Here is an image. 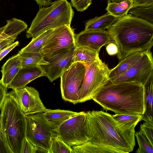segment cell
Wrapping results in <instances>:
<instances>
[{
	"label": "cell",
	"instance_id": "28",
	"mask_svg": "<svg viewBox=\"0 0 153 153\" xmlns=\"http://www.w3.org/2000/svg\"><path fill=\"white\" fill-rule=\"evenodd\" d=\"M49 153H72L71 147L64 142L55 133L51 138Z\"/></svg>",
	"mask_w": 153,
	"mask_h": 153
},
{
	"label": "cell",
	"instance_id": "7",
	"mask_svg": "<svg viewBox=\"0 0 153 153\" xmlns=\"http://www.w3.org/2000/svg\"><path fill=\"white\" fill-rule=\"evenodd\" d=\"M56 134L69 146L83 144L89 140L86 112H79L63 123L56 129Z\"/></svg>",
	"mask_w": 153,
	"mask_h": 153
},
{
	"label": "cell",
	"instance_id": "40",
	"mask_svg": "<svg viewBox=\"0 0 153 153\" xmlns=\"http://www.w3.org/2000/svg\"><path fill=\"white\" fill-rule=\"evenodd\" d=\"M126 0H108V1H111L112 2H120Z\"/></svg>",
	"mask_w": 153,
	"mask_h": 153
},
{
	"label": "cell",
	"instance_id": "4",
	"mask_svg": "<svg viewBox=\"0 0 153 153\" xmlns=\"http://www.w3.org/2000/svg\"><path fill=\"white\" fill-rule=\"evenodd\" d=\"M0 111L2 130L9 153H21L26 137V116L7 94Z\"/></svg>",
	"mask_w": 153,
	"mask_h": 153
},
{
	"label": "cell",
	"instance_id": "18",
	"mask_svg": "<svg viewBox=\"0 0 153 153\" xmlns=\"http://www.w3.org/2000/svg\"><path fill=\"white\" fill-rule=\"evenodd\" d=\"M144 90L145 111L142 120L153 124V73L143 85Z\"/></svg>",
	"mask_w": 153,
	"mask_h": 153
},
{
	"label": "cell",
	"instance_id": "29",
	"mask_svg": "<svg viewBox=\"0 0 153 153\" xmlns=\"http://www.w3.org/2000/svg\"><path fill=\"white\" fill-rule=\"evenodd\" d=\"M139 147L135 152L137 153H153V145L147 138L140 131L135 133Z\"/></svg>",
	"mask_w": 153,
	"mask_h": 153
},
{
	"label": "cell",
	"instance_id": "15",
	"mask_svg": "<svg viewBox=\"0 0 153 153\" xmlns=\"http://www.w3.org/2000/svg\"><path fill=\"white\" fill-rule=\"evenodd\" d=\"M42 76H46V73L41 65L22 68L7 88H24L32 81Z\"/></svg>",
	"mask_w": 153,
	"mask_h": 153
},
{
	"label": "cell",
	"instance_id": "5",
	"mask_svg": "<svg viewBox=\"0 0 153 153\" xmlns=\"http://www.w3.org/2000/svg\"><path fill=\"white\" fill-rule=\"evenodd\" d=\"M74 11L67 0H56L41 8L26 32L27 38H34L45 32L64 25L71 26Z\"/></svg>",
	"mask_w": 153,
	"mask_h": 153
},
{
	"label": "cell",
	"instance_id": "34",
	"mask_svg": "<svg viewBox=\"0 0 153 153\" xmlns=\"http://www.w3.org/2000/svg\"><path fill=\"white\" fill-rule=\"evenodd\" d=\"M132 1L131 8L137 6L148 5L153 4V0H132Z\"/></svg>",
	"mask_w": 153,
	"mask_h": 153
},
{
	"label": "cell",
	"instance_id": "14",
	"mask_svg": "<svg viewBox=\"0 0 153 153\" xmlns=\"http://www.w3.org/2000/svg\"><path fill=\"white\" fill-rule=\"evenodd\" d=\"M114 42L108 32L84 30L75 35L77 46H84L99 52L103 46Z\"/></svg>",
	"mask_w": 153,
	"mask_h": 153
},
{
	"label": "cell",
	"instance_id": "33",
	"mask_svg": "<svg viewBox=\"0 0 153 153\" xmlns=\"http://www.w3.org/2000/svg\"><path fill=\"white\" fill-rule=\"evenodd\" d=\"M19 44L18 41L11 43L0 51V61Z\"/></svg>",
	"mask_w": 153,
	"mask_h": 153
},
{
	"label": "cell",
	"instance_id": "8",
	"mask_svg": "<svg viewBox=\"0 0 153 153\" xmlns=\"http://www.w3.org/2000/svg\"><path fill=\"white\" fill-rule=\"evenodd\" d=\"M25 135L35 146L49 151L51 138L56 129L45 120L42 112L26 116Z\"/></svg>",
	"mask_w": 153,
	"mask_h": 153
},
{
	"label": "cell",
	"instance_id": "3",
	"mask_svg": "<svg viewBox=\"0 0 153 153\" xmlns=\"http://www.w3.org/2000/svg\"><path fill=\"white\" fill-rule=\"evenodd\" d=\"M92 99L115 114L143 115L145 111L143 85L135 82L109 81Z\"/></svg>",
	"mask_w": 153,
	"mask_h": 153
},
{
	"label": "cell",
	"instance_id": "21",
	"mask_svg": "<svg viewBox=\"0 0 153 153\" xmlns=\"http://www.w3.org/2000/svg\"><path fill=\"white\" fill-rule=\"evenodd\" d=\"M118 19L106 13L88 20L85 24L84 30L105 31Z\"/></svg>",
	"mask_w": 153,
	"mask_h": 153
},
{
	"label": "cell",
	"instance_id": "22",
	"mask_svg": "<svg viewBox=\"0 0 153 153\" xmlns=\"http://www.w3.org/2000/svg\"><path fill=\"white\" fill-rule=\"evenodd\" d=\"M99 53L84 46H75L74 62H79L87 66L94 62L99 56Z\"/></svg>",
	"mask_w": 153,
	"mask_h": 153
},
{
	"label": "cell",
	"instance_id": "36",
	"mask_svg": "<svg viewBox=\"0 0 153 153\" xmlns=\"http://www.w3.org/2000/svg\"><path fill=\"white\" fill-rule=\"evenodd\" d=\"M7 88L0 83V108L3 103L7 94Z\"/></svg>",
	"mask_w": 153,
	"mask_h": 153
},
{
	"label": "cell",
	"instance_id": "6",
	"mask_svg": "<svg viewBox=\"0 0 153 153\" xmlns=\"http://www.w3.org/2000/svg\"><path fill=\"white\" fill-rule=\"evenodd\" d=\"M85 67L84 79L78 94L79 103L92 99L100 90L109 82L110 69L99 56Z\"/></svg>",
	"mask_w": 153,
	"mask_h": 153
},
{
	"label": "cell",
	"instance_id": "1",
	"mask_svg": "<svg viewBox=\"0 0 153 153\" xmlns=\"http://www.w3.org/2000/svg\"><path fill=\"white\" fill-rule=\"evenodd\" d=\"M89 140L71 147L72 153H128L135 145V126L118 123L111 114L102 111L86 112Z\"/></svg>",
	"mask_w": 153,
	"mask_h": 153
},
{
	"label": "cell",
	"instance_id": "31",
	"mask_svg": "<svg viewBox=\"0 0 153 153\" xmlns=\"http://www.w3.org/2000/svg\"><path fill=\"white\" fill-rule=\"evenodd\" d=\"M92 0H71V4L77 11L83 12L92 3Z\"/></svg>",
	"mask_w": 153,
	"mask_h": 153
},
{
	"label": "cell",
	"instance_id": "30",
	"mask_svg": "<svg viewBox=\"0 0 153 153\" xmlns=\"http://www.w3.org/2000/svg\"><path fill=\"white\" fill-rule=\"evenodd\" d=\"M139 131L142 133L153 145V124L144 122L140 125Z\"/></svg>",
	"mask_w": 153,
	"mask_h": 153
},
{
	"label": "cell",
	"instance_id": "19",
	"mask_svg": "<svg viewBox=\"0 0 153 153\" xmlns=\"http://www.w3.org/2000/svg\"><path fill=\"white\" fill-rule=\"evenodd\" d=\"M78 113L68 110L48 109L42 114L45 120L56 130L65 121Z\"/></svg>",
	"mask_w": 153,
	"mask_h": 153
},
{
	"label": "cell",
	"instance_id": "37",
	"mask_svg": "<svg viewBox=\"0 0 153 153\" xmlns=\"http://www.w3.org/2000/svg\"><path fill=\"white\" fill-rule=\"evenodd\" d=\"M0 140L2 142L4 147L7 152L9 153L8 147L6 142L5 138L3 132L2 128V127L1 123V119L0 115Z\"/></svg>",
	"mask_w": 153,
	"mask_h": 153
},
{
	"label": "cell",
	"instance_id": "26",
	"mask_svg": "<svg viewBox=\"0 0 153 153\" xmlns=\"http://www.w3.org/2000/svg\"><path fill=\"white\" fill-rule=\"evenodd\" d=\"M128 13L134 16L153 24V4L134 7L131 8Z\"/></svg>",
	"mask_w": 153,
	"mask_h": 153
},
{
	"label": "cell",
	"instance_id": "23",
	"mask_svg": "<svg viewBox=\"0 0 153 153\" xmlns=\"http://www.w3.org/2000/svg\"><path fill=\"white\" fill-rule=\"evenodd\" d=\"M132 5V0H126L120 2L108 1L105 10L107 13L118 18L127 15Z\"/></svg>",
	"mask_w": 153,
	"mask_h": 153
},
{
	"label": "cell",
	"instance_id": "12",
	"mask_svg": "<svg viewBox=\"0 0 153 153\" xmlns=\"http://www.w3.org/2000/svg\"><path fill=\"white\" fill-rule=\"evenodd\" d=\"M153 73V58L150 51L146 52L132 66L111 81L112 83L133 82L143 85Z\"/></svg>",
	"mask_w": 153,
	"mask_h": 153
},
{
	"label": "cell",
	"instance_id": "24",
	"mask_svg": "<svg viewBox=\"0 0 153 153\" xmlns=\"http://www.w3.org/2000/svg\"><path fill=\"white\" fill-rule=\"evenodd\" d=\"M21 61L22 68L48 65L40 52H19Z\"/></svg>",
	"mask_w": 153,
	"mask_h": 153
},
{
	"label": "cell",
	"instance_id": "13",
	"mask_svg": "<svg viewBox=\"0 0 153 153\" xmlns=\"http://www.w3.org/2000/svg\"><path fill=\"white\" fill-rule=\"evenodd\" d=\"M74 29L71 26L64 25L53 29L52 33L40 52L47 58L60 50L75 44Z\"/></svg>",
	"mask_w": 153,
	"mask_h": 153
},
{
	"label": "cell",
	"instance_id": "25",
	"mask_svg": "<svg viewBox=\"0 0 153 153\" xmlns=\"http://www.w3.org/2000/svg\"><path fill=\"white\" fill-rule=\"evenodd\" d=\"M53 29L46 30L36 37L32 38L30 42L26 46L22 49L19 52H40L52 33Z\"/></svg>",
	"mask_w": 153,
	"mask_h": 153
},
{
	"label": "cell",
	"instance_id": "2",
	"mask_svg": "<svg viewBox=\"0 0 153 153\" xmlns=\"http://www.w3.org/2000/svg\"><path fill=\"white\" fill-rule=\"evenodd\" d=\"M106 31L117 46L119 61L133 52L150 51L153 45V24L130 13L118 18Z\"/></svg>",
	"mask_w": 153,
	"mask_h": 153
},
{
	"label": "cell",
	"instance_id": "32",
	"mask_svg": "<svg viewBox=\"0 0 153 153\" xmlns=\"http://www.w3.org/2000/svg\"><path fill=\"white\" fill-rule=\"evenodd\" d=\"M36 147L26 137L22 143L21 153H35Z\"/></svg>",
	"mask_w": 153,
	"mask_h": 153
},
{
	"label": "cell",
	"instance_id": "17",
	"mask_svg": "<svg viewBox=\"0 0 153 153\" xmlns=\"http://www.w3.org/2000/svg\"><path fill=\"white\" fill-rule=\"evenodd\" d=\"M21 68V61L19 53L9 58L2 67L0 83L7 88Z\"/></svg>",
	"mask_w": 153,
	"mask_h": 153
},
{
	"label": "cell",
	"instance_id": "11",
	"mask_svg": "<svg viewBox=\"0 0 153 153\" xmlns=\"http://www.w3.org/2000/svg\"><path fill=\"white\" fill-rule=\"evenodd\" d=\"M75 44L62 49L44 58L48 65H41L51 82L58 78L74 63Z\"/></svg>",
	"mask_w": 153,
	"mask_h": 153
},
{
	"label": "cell",
	"instance_id": "38",
	"mask_svg": "<svg viewBox=\"0 0 153 153\" xmlns=\"http://www.w3.org/2000/svg\"><path fill=\"white\" fill-rule=\"evenodd\" d=\"M40 6H48L51 5L52 0H33Z\"/></svg>",
	"mask_w": 153,
	"mask_h": 153
},
{
	"label": "cell",
	"instance_id": "35",
	"mask_svg": "<svg viewBox=\"0 0 153 153\" xmlns=\"http://www.w3.org/2000/svg\"><path fill=\"white\" fill-rule=\"evenodd\" d=\"M106 50L110 55H116L118 52L117 46L113 42L108 44L106 47Z\"/></svg>",
	"mask_w": 153,
	"mask_h": 153
},
{
	"label": "cell",
	"instance_id": "39",
	"mask_svg": "<svg viewBox=\"0 0 153 153\" xmlns=\"http://www.w3.org/2000/svg\"><path fill=\"white\" fill-rule=\"evenodd\" d=\"M49 153V151L42 148L36 146L35 153Z\"/></svg>",
	"mask_w": 153,
	"mask_h": 153
},
{
	"label": "cell",
	"instance_id": "16",
	"mask_svg": "<svg viewBox=\"0 0 153 153\" xmlns=\"http://www.w3.org/2000/svg\"><path fill=\"white\" fill-rule=\"evenodd\" d=\"M6 21V25L0 28V51L13 43L17 36L27 27L25 22L16 18Z\"/></svg>",
	"mask_w": 153,
	"mask_h": 153
},
{
	"label": "cell",
	"instance_id": "10",
	"mask_svg": "<svg viewBox=\"0 0 153 153\" xmlns=\"http://www.w3.org/2000/svg\"><path fill=\"white\" fill-rule=\"evenodd\" d=\"M7 94L14 100L25 116L44 112L48 109L41 100L38 91L34 88L26 86L13 89Z\"/></svg>",
	"mask_w": 153,
	"mask_h": 153
},
{
	"label": "cell",
	"instance_id": "9",
	"mask_svg": "<svg viewBox=\"0 0 153 153\" xmlns=\"http://www.w3.org/2000/svg\"><path fill=\"white\" fill-rule=\"evenodd\" d=\"M86 67L82 63L74 62L60 77L62 99L74 104L79 103L78 94L82 83Z\"/></svg>",
	"mask_w": 153,
	"mask_h": 153
},
{
	"label": "cell",
	"instance_id": "27",
	"mask_svg": "<svg viewBox=\"0 0 153 153\" xmlns=\"http://www.w3.org/2000/svg\"><path fill=\"white\" fill-rule=\"evenodd\" d=\"M112 117L118 123L128 127H135L142 120V115L124 114L112 115Z\"/></svg>",
	"mask_w": 153,
	"mask_h": 153
},
{
	"label": "cell",
	"instance_id": "20",
	"mask_svg": "<svg viewBox=\"0 0 153 153\" xmlns=\"http://www.w3.org/2000/svg\"><path fill=\"white\" fill-rule=\"evenodd\" d=\"M146 52L138 51L133 52L119 61L116 67L110 69L109 76V81H111L128 70Z\"/></svg>",
	"mask_w": 153,
	"mask_h": 153
}]
</instances>
